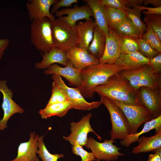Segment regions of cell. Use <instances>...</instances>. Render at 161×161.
I'll return each mask as SVG.
<instances>
[{"instance_id": "obj_24", "label": "cell", "mask_w": 161, "mask_h": 161, "mask_svg": "<svg viewBox=\"0 0 161 161\" xmlns=\"http://www.w3.org/2000/svg\"><path fill=\"white\" fill-rule=\"evenodd\" d=\"M154 129L156 133L161 131V115L157 117L145 122L142 130L134 134H130L120 141L121 145L128 148L137 141L142 134Z\"/></svg>"}, {"instance_id": "obj_29", "label": "cell", "mask_w": 161, "mask_h": 161, "mask_svg": "<svg viewBox=\"0 0 161 161\" xmlns=\"http://www.w3.org/2000/svg\"><path fill=\"white\" fill-rule=\"evenodd\" d=\"M44 135L39 137L38 140V148L37 154L43 161H57L58 159L64 157L63 154H52L47 149L43 142Z\"/></svg>"}, {"instance_id": "obj_22", "label": "cell", "mask_w": 161, "mask_h": 161, "mask_svg": "<svg viewBox=\"0 0 161 161\" xmlns=\"http://www.w3.org/2000/svg\"><path fill=\"white\" fill-rule=\"evenodd\" d=\"M138 145L134 147L131 153L137 154L153 151L161 149V131L150 137L142 136L137 140Z\"/></svg>"}, {"instance_id": "obj_20", "label": "cell", "mask_w": 161, "mask_h": 161, "mask_svg": "<svg viewBox=\"0 0 161 161\" xmlns=\"http://www.w3.org/2000/svg\"><path fill=\"white\" fill-rule=\"evenodd\" d=\"M149 59L137 52L126 54L121 53L114 64L122 67L123 70H132L149 65Z\"/></svg>"}, {"instance_id": "obj_6", "label": "cell", "mask_w": 161, "mask_h": 161, "mask_svg": "<svg viewBox=\"0 0 161 161\" xmlns=\"http://www.w3.org/2000/svg\"><path fill=\"white\" fill-rule=\"evenodd\" d=\"M109 100L119 107L123 113L128 120L130 134L137 133L142 124L154 119L149 111L140 103L128 104Z\"/></svg>"}, {"instance_id": "obj_45", "label": "cell", "mask_w": 161, "mask_h": 161, "mask_svg": "<svg viewBox=\"0 0 161 161\" xmlns=\"http://www.w3.org/2000/svg\"></svg>"}, {"instance_id": "obj_35", "label": "cell", "mask_w": 161, "mask_h": 161, "mask_svg": "<svg viewBox=\"0 0 161 161\" xmlns=\"http://www.w3.org/2000/svg\"><path fill=\"white\" fill-rule=\"evenodd\" d=\"M135 39L138 44V52L145 57L149 59L161 53L153 49L141 38Z\"/></svg>"}, {"instance_id": "obj_31", "label": "cell", "mask_w": 161, "mask_h": 161, "mask_svg": "<svg viewBox=\"0 0 161 161\" xmlns=\"http://www.w3.org/2000/svg\"><path fill=\"white\" fill-rule=\"evenodd\" d=\"M147 29L141 38L148 43L153 49L161 53V41L151 27L146 25Z\"/></svg>"}, {"instance_id": "obj_44", "label": "cell", "mask_w": 161, "mask_h": 161, "mask_svg": "<svg viewBox=\"0 0 161 161\" xmlns=\"http://www.w3.org/2000/svg\"><path fill=\"white\" fill-rule=\"evenodd\" d=\"M143 4L144 5L149 4H152L155 7L161 6V0H143Z\"/></svg>"}, {"instance_id": "obj_39", "label": "cell", "mask_w": 161, "mask_h": 161, "mask_svg": "<svg viewBox=\"0 0 161 161\" xmlns=\"http://www.w3.org/2000/svg\"><path fill=\"white\" fill-rule=\"evenodd\" d=\"M78 1V0H58L53 5V7L50 12L53 14L58 10L60 7H69L73 4L76 3Z\"/></svg>"}, {"instance_id": "obj_1", "label": "cell", "mask_w": 161, "mask_h": 161, "mask_svg": "<svg viewBox=\"0 0 161 161\" xmlns=\"http://www.w3.org/2000/svg\"><path fill=\"white\" fill-rule=\"evenodd\" d=\"M123 70L115 64H98L81 71L82 82L77 87L85 98H92L94 88L103 84L112 76Z\"/></svg>"}, {"instance_id": "obj_26", "label": "cell", "mask_w": 161, "mask_h": 161, "mask_svg": "<svg viewBox=\"0 0 161 161\" xmlns=\"http://www.w3.org/2000/svg\"><path fill=\"white\" fill-rule=\"evenodd\" d=\"M72 109H73L72 106L68 101L47 105L44 109H40L38 113L42 119H46L55 116L62 117Z\"/></svg>"}, {"instance_id": "obj_38", "label": "cell", "mask_w": 161, "mask_h": 161, "mask_svg": "<svg viewBox=\"0 0 161 161\" xmlns=\"http://www.w3.org/2000/svg\"><path fill=\"white\" fill-rule=\"evenodd\" d=\"M149 65L154 73L160 75L161 72V53L149 59Z\"/></svg>"}, {"instance_id": "obj_25", "label": "cell", "mask_w": 161, "mask_h": 161, "mask_svg": "<svg viewBox=\"0 0 161 161\" xmlns=\"http://www.w3.org/2000/svg\"><path fill=\"white\" fill-rule=\"evenodd\" d=\"M106 43V35L96 26L93 39L87 49L88 52L92 56L99 60L103 54Z\"/></svg>"}, {"instance_id": "obj_15", "label": "cell", "mask_w": 161, "mask_h": 161, "mask_svg": "<svg viewBox=\"0 0 161 161\" xmlns=\"http://www.w3.org/2000/svg\"><path fill=\"white\" fill-rule=\"evenodd\" d=\"M58 0H30L26 4L29 19L30 21L47 18L51 21L55 19V16L50 11L52 5Z\"/></svg>"}, {"instance_id": "obj_41", "label": "cell", "mask_w": 161, "mask_h": 161, "mask_svg": "<svg viewBox=\"0 0 161 161\" xmlns=\"http://www.w3.org/2000/svg\"><path fill=\"white\" fill-rule=\"evenodd\" d=\"M10 43V40L7 38L0 39V60L2 58L5 51Z\"/></svg>"}, {"instance_id": "obj_3", "label": "cell", "mask_w": 161, "mask_h": 161, "mask_svg": "<svg viewBox=\"0 0 161 161\" xmlns=\"http://www.w3.org/2000/svg\"><path fill=\"white\" fill-rule=\"evenodd\" d=\"M52 21L47 18L35 20L30 25V40L36 48L44 53L55 47Z\"/></svg>"}, {"instance_id": "obj_9", "label": "cell", "mask_w": 161, "mask_h": 161, "mask_svg": "<svg viewBox=\"0 0 161 161\" xmlns=\"http://www.w3.org/2000/svg\"><path fill=\"white\" fill-rule=\"evenodd\" d=\"M92 114L90 113L84 116L78 122L72 121L70 123L71 133L68 136L63 137L66 141L69 142L72 146L77 144L82 147H85L88 134L90 132L94 134L100 140L102 137L93 129L90 123Z\"/></svg>"}, {"instance_id": "obj_27", "label": "cell", "mask_w": 161, "mask_h": 161, "mask_svg": "<svg viewBox=\"0 0 161 161\" xmlns=\"http://www.w3.org/2000/svg\"><path fill=\"white\" fill-rule=\"evenodd\" d=\"M120 36L136 39L141 37V34L139 30L132 21L127 16L114 29Z\"/></svg>"}, {"instance_id": "obj_34", "label": "cell", "mask_w": 161, "mask_h": 161, "mask_svg": "<svg viewBox=\"0 0 161 161\" xmlns=\"http://www.w3.org/2000/svg\"><path fill=\"white\" fill-rule=\"evenodd\" d=\"M143 21L149 25L161 41V16L160 14L145 15Z\"/></svg>"}, {"instance_id": "obj_5", "label": "cell", "mask_w": 161, "mask_h": 161, "mask_svg": "<svg viewBox=\"0 0 161 161\" xmlns=\"http://www.w3.org/2000/svg\"><path fill=\"white\" fill-rule=\"evenodd\" d=\"M100 100L108 109L110 116L112 129L110 139L122 140L130 134L128 120L123 113L117 105L102 96Z\"/></svg>"}, {"instance_id": "obj_10", "label": "cell", "mask_w": 161, "mask_h": 161, "mask_svg": "<svg viewBox=\"0 0 161 161\" xmlns=\"http://www.w3.org/2000/svg\"><path fill=\"white\" fill-rule=\"evenodd\" d=\"M52 77L53 81L64 91L73 109L81 110H90L97 108L103 104L101 100L91 102H87L77 88L68 87L59 75H52Z\"/></svg>"}, {"instance_id": "obj_11", "label": "cell", "mask_w": 161, "mask_h": 161, "mask_svg": "<svg viewBox=\"0 0 161 161\" xmlns=\"http://www.w3.org/2000/svg\"><path fill=\"white\" fill-rule=\"evenodd\" d=\"M0 92L3 96L1 105L4 112L3 117L0 120V131L7 127V122L9 118L16 113L22 114L24 110L12 99L13 92L7 85L6 80H0Z\"/></svg>"}, {"instance_id": "obj_16", "label": "cell", "mask_w": 161, "mask_h": 161, "mask_svg": "<svg viewBox=\"0 0 161 161\" xmlns=\"http://www.w3.org/2000/svg\"><path fill=\"white\" fill-rule=\"evenodd\" d=\"M66 55L74 67L80 71L89 66L99 64V60L92 56L85 48L75 46L66 52Z\"/></svg>"}, {"instance_id": "obj_40", "label": "cell", "mask_w": 161, "mask_h": 161, "mask_svg": "<svg viewBox=\"0 0 161 161\" xmlns=\"http://www.w3.org/2000/svg\"><path fill=\"white\" fill-rule=\"evenodd\" d=\"M134 8L137 9L141 11L146 10L142 12V13L145 15L161 14V6L158 7H150L141 5H136Z\"/></svg>"}, {"instance_id": "obj_43", "label": "cell", "mask_w": 161, "mask_h": 161, "mask_svg": "<svg viewBox=\"0 0 161 161\" xmlns=\"http://www.w3.org/2000/svg\"><path fill=\"white\" fill-rule=\"evenodd\" d=\"M143 0H126V7L129 8L136 5H141L143 4Z\"/></svg>"}, {"instance_id": "obj_8", "label": "cell", "mask_w": 161, "mask_h": 161, "mask_svg": "<svg viewBox=\"0 0 161 161\" xmlns=\"http://www.w3.org/2000/svg\"><path fill=\"white\" fill-rule=\"evenodd\" d=\"M115 142L111 139L105 140L103 142H100L92 137H88L86 147L91 150L95 158L99 161H115L124 154L119 152L120 147L113 144Z\"/></svg>"}, {"instance_id": "obj_32", "label": "cell", "mask_w": 161, "mask_h": 161, "mask_svg": "<svg viewBox=\"0 0 161 161\" xmlns=\"http://www.w3.org/2000/svg\"><path fill=\"white\" fill-rule=\"evenodd\" d=\"M120 54H126L138 52V46L135 39L120 36Z\"/></svg>"}, {"instance_id": "obj_30", "label": "cell", "mask_w": 161, "mask_h": 161, "mask_svg": "<svg viewBox=\"0 0 161 161\" xmlns=\"http://www.w3.org/2000/svg\"><path fill=\"white\" fill-rule=\"evenodd\" d=\"M141 12L140 10L133 7L132 8H129L126 11V16L139 30L142 35L146 30L147 26L141 20Z\"/></svg>"}, {"instance_id": "obj_37", "label": "cell", "mask_w": 161, "mask_h": 161, "mask_svg": "<svg viewBox=\"0 0 161 161\" xmlns=\"http://www.w3.org/2000/svg\"><path fill=\"white\" fill-rule=\"evenodd\" d=\"M99 1L105 7L114 8L125 13L129 8L126 7V0H99Z\"/></svg>"}, {"instance_id": "obj_17", "label": "cell", "mask_w": 161, "mask_h": 161, "mask_svg": "<svg viewBox=\"0 0 161 161\" xmlns=\"http://www.w3.org/2000/svg\"><path fill=\"white\" fill-rule=\"evenodd\" d=\"M106 35L105 47L103 54L99 59L100 64H114L120 54V36L114 29H109Z\"/></svg>"}, {"instance_id": "obj_18", "label": "cell", "mask_w": 161, "mask_h": 161, "mask_svg": "<svg viewBox=\"0 0 161 161\" xmlns=\"http://www.w3.org/2000/svg\"><path fill=\"white\" fill-rule=\"evenodd\" d=\"M29 134V140L19 145L16 157L9 161H40L36 155L39 136L34 131Z\"/></svg>"}, {"instance_id": "obj_12", "label": "cell", "mask_w": 161, "mask_h": 161, "mask_svg": "<svg viewBox=\"0 0 161 161\" xmlns=\"http://www.w3.org/2000/svg\"><path fill=\"white\" fill-rule=\"evenodd\" d=\"M139 103L150 112L154 118L161 115V90L143 87L137 90Z\"/></svg>"}, {"instance_id": "obj_2", "label": "cell", "mask_w": 161, "mask_h": 161, "mask_svg": "<svg viewBox=\"0 0 161 161\" xmlns=\"http://www.w3.org/2000/svg\"><path fill=\"white\" fill-rule=\"evenodd\" d=\"M93 91L100 96L123 103L136 104L139 102L137 90L133 89L120 73L111 77L104 83L95 87Z\"/></svg>"}, {"instance_id": "obj_19", "label": "cell", "mask_w": 161, "mask_h": 161, "mask_svg": "<svg viewBox=\"0 0 161 161\" xmlns=\"http://www.w3.org/2000/svg\"><path fill=\"white\" fill-rule=\"evenodd\" d=\"M96 24L92 18L84 22L79 21L75 27L76 32V46L88 49L93 38Z\"/></svg>"}, {"instance_id": "obj_7", "label": "cell", "mask_w": 161, "mask_h": 161, "mask_svg": "<svg viewBox=\"0 0 161 161\" xmlns=\"http://www.w3.org/2000/svg\"><path fill=\"white\" fill-rule=\"evenodd\" d=\"M55 47L66 52L76 46V32L75 28L70 27L59 18L51 22Z\"/></svg>"}, {"instance_id": "obj_13", "label": "cell", "mask_w": 161, "mask_h": 161, "mask_svg": "<svg viewBox=\"0 0 161 161\" xmlns=\"http://www.w3.org/2000/svg\"><path fill=\"white\" fill-rule=\"evenodd\" d=\"M55 14L56 16L73 28L75 27L78 21L84 19L89 20L93 16L91 8L87 4L80 7L75 6L73 8L58 10Z\"/></svg>"}, {"instance_id": "obj_23", "label": "cell", "mask_w": 161, "mask_h": 161, "mask_svg": "<svg viewBox=\"0 0 161 161\" xmlns=\"http://www.w3.org/2000/svg\"><path fill=\"white\" fill-rule=\"evenodd\" d=\"M83 1L91 8L96 26L106 35L109 30L106 18L105 7L101 4L99 0H84Z\"/></svg>"}, {"instance_id": "obj_4", "label": "cell", "mask_w": 161, "mask_h": 161, "mask_svg": "<svg viewBox=\"0 0 161 161\" xmlns=\"http://www.w3.org/2000/svg\"><path fill=\"white\" fill-rule=\"evenodd\" d=\"M120 73L136 90L143 87L161 89L160 75L154 73L149 65L136 70H123Z\"/></svg>"}, {"instance_id": "obj_21", "label": "cell", "mask_w": 161, "mask_h": 161, "mask_svg": "<svg viewBox=\"0 0 161 161\" xmlns=\"http://www.w3.org/2000/svg\"><path fill=\"white\" fill-rule=\"evenodd\" d=\"M41 54L42 57V60L35 65L36 68L38 69H46L50 65L57 63L65 66L68 61L66 52L55 47L48 52L44 53L41 52Z\"/></svg>"}, {"instance_id": "obj_36", "label": "cell", "mask_w": 161, "mask_h": 161, "mask_svg": "<svg viewBox=\"0 0 161 161\" xmlns=\"http://www.w3.org/2000/svg\"><path fill=\"white\" fill-rule=\"evenodd\" d=\"M72 151L73 154L81 157V161H99L95 158L92 152L86 151L79 145L75 144L72 145Z\"/></svg>"}, {"instance_id": "obj_42", "label": "cell", "mask_w": 161, "mask_h": 161, "mask_svg": "<svg viewBox=\"0 0 161 161\" xmlns=\"http://www.w3.org/2000/svg\"><path fill=\"white\" fill-rule=\"evenodd\" d=\"M154 154H150L146 161H161V149L155 151Z\"/></svg>"}, {"instance_id": "obj_14", "label": "cell", "mask_w": 161, "mask_h": 161, "mask_svg": "<svg viewBox=\"0 0 161 161\" xmlns=\"http://www.w3.org/2000/svg\"><path fill=\"white\" fill-rule=\"evenodd\" d=\"M45 75H55L65 78L69 84L76 88L79 87L82 82L81 71L75 68L68 60L65 67L57 64L49 66L44 72Z\"/></svg>"}, {"instance_id": "obj_33", "label": "cell", "mask_w": 161, "mask_h": 161, "mask_svg": "<svg viewBox=\"0 0 161 161\" xmlns=\"http://www.w3.org/2000/svg\"><path fill=\"white\" fill-rule=\"evenodd\" d=\"M51 91V96L47 105L68 101L64 91L53 81L52 84Z\"/></svg>"}, {"instance_id": "obj_28", "label": "cell", "mask_w": 161, "mask_h": 161, "mask_svg": "<svg viewBox=\"0 0 161 161\" xmlns=\"http://www.w3.org/2000/svg\"><path fill=\"white\" fill-rule=\"evenodd\" d=\"M105 14L109 30L114 29L126 16L125 12L110 7H105Z\"/></svg>"}]
</instances>
